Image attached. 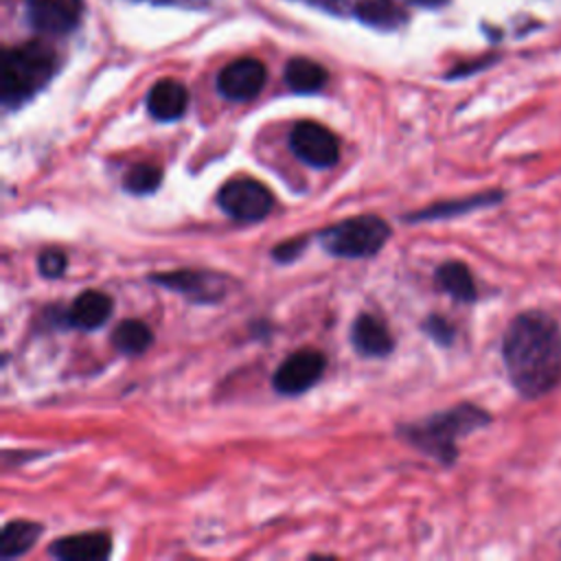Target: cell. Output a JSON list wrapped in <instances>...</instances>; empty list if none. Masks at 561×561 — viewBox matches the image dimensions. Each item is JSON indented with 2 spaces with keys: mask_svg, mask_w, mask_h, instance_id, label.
<instances>
[{
  "mask_svg": "<svg viewBox=\"0 0 561 561\" xmlns=\"http://www.w3.org/2000/svg\"><path fill=\"white\" fill-rule=\"evenodd\" d=\"M320 245L340 259H366L377 254L390 239V226L377 215H357L327 226Z\"/></svg>",
  "mask_w": 561,
  "mask_h": 561,
  "instance_id": "277c9868",
  "label": "cell"
},
{
  "mask_svg": "<svg viewBox=\"0 0 561 561\" xmlns=\"http://www.w3.org/2000/svg\"><path fill=\"white\" fill-rule=\"evenodd\" d=\"M48 552L61 561H103L112 552V537L101 530L66 535L57 539Z\"/></svg>",
  "mask_w": 561,
  "mask_h": 561,
  "instance_id": "8fae6325",
  "label": "cell"
},
{
  "mask_svg": "<svg viewBox=\"0 0 561 561\" xmlns=\"http://www.w3.org/2000/svg\"><path fill=\"white\" fill-rule=\"evenodd\" d=\"M68 267V259L59 248H46L37 254V270L44 278H59Z\"/></svg>",
  "mask_w": 561,
  "mask_h": 561,
  "instance_id": "7402d4cb",
  "label": "cell"
},
{
  "mask_svg": "<svg viewBox=\"0 0 561 561\" xmlns=\"http://www.w3.org/2000/svg\"><path fill=\"white\" fill-rule=\"evenodd\" d=\"M324 368H327V357L320 351L302 348V351L287 355L278 364V368L272 377V386L280 394L294 397V394H300V392L309 390L311 386H316L320 381V377L324 375Z\"/></svg>",
  "mask_w": 561,
  "mask_h": 561,
  "instance_id": "ba28073f",
  "label": "cell"
},
{
  "mask_svg": "<svg viewBox=\"0 0 561 561\" xmlns=\"http://www.w3.org/2000/svg\"><path fill=\"white\" fill-rule=\"evenodd\" d=\"M162 182V169L151 162H138L127 169L123 178V188L131 195H149Z\"/></svg>",
  "mask_w": 561,
  "mask_h": 561,
  "instance_id": "ffe728a7",
  "label": "cell"
},
{
  "mask_svg": "<svg viewBox=\"0 0 561 561\" xmlns=\"http://www.w3.org/2000/svg\"><path fill=\"white\" fill-rule=\"evenodd\" d=\"M112 346L123 355H140L153 344L151 329L136 318H127L118 322L112 331Z\"/></svg>",
  "mask_w": 561,
  "mask_h": 561,
  "instance_id": "d6986e66",
  "label": "cell"
},
{
  "mask_svg": "<svg viewBox=\"0 0 561 561\" xmlns=\"http://www.w3.org/2000/svg\"><path fill=\"white\" fill-rule=\"evenodd\" d=\"M491 423V414L473 403H458L419 423L401 425L397 434L425 456L449 467L458 458V438Z\"/></svg>",
  "mask_w": 561,
  "mask_h": 561,
  "instance_id": "7a4b0ae2",
  "label": "cell"
},
{
  "mask_svg": "<svg viewBox=\"0 0 561 561\" xmlns=\"http://www.w3.org/2000/svg\"><path fill=\"white\" fill-rule=\"evenodd\" d=\"M267 79L265 66L254 57H241L230 61L217 75V90L230 101H250L254 99Z\"/></svg>",
  "mask_w": 561,
  "mask_h": 561,
  "instance_id": "9c48e42d",
  "label": "cell"
},
{
  "mask_svg": "<svg viewBox=\"0 0 561 561\" xmlns=\"http://www.w3.org/2000/svg\"><path fill=\"white\" fill-rule=\"evenodd\" d=\"M436 285L449 294L456 302H476L478 300V287L469 272V267L462 261H445L434 272Z\"/></svg>",
  "mask_w": 561,
  "mask_h": 561,
  "instance_id": "2e32d148",
  "label": "cell"
},
{
  "mask_svg": "<svg viewBox=\"0 0 561 561\" xmlns=\"http://www.w3.org/2000/svg\"><path fill=\"white\" fill-rule=\"evenodd\" d=\"M351 342L364 357H386L394 348V340L388 327L370 313H359L355 318L351 327Z\"/></svg>",
  "mask_w": 561,
  "mask_h": 561,
  "instance_id": "4fadbf2b",
  "label": "cell"
},
{
  "mask_svg": "<svg viewBox=\"0 0 561 561\" xmlns=\"http://www.w3.org/2000/svg\"><path fill=\"white\" fill-rule=\"evenodd\" d=\"M357 13L362 20L373 24H394L399 20L390 0H362L357 4Z\"/></svg>",
  "mask_w": 561,
  "mask_h": 561,
  "instance_id": "44dd1931",
  "label": "cell"
},
{
  "mask_svg": "<svg viewBox=\"0 0 561 561\" xmlns=\"http://www.w3.org/2000/svg\"><path fill=\"white\" fill-rule=\"evenodd\" d=\"M188 105L186 88L175 79H160L147 94V110L156 121H178Z\"/></svg>",
  "mask_w": 561,
  "mask_h": 561,
  "instance_id": "5bb4252c",
  "label": "cell"
},
{
  "mask_svg": "<svg viewBox=\"0 0 561 561\" xmlns=\"http://www.w3.org/2000/svg\"><path fill=\"white\" fill-rule=\"evenodd\" d=\"M414 2H419V4H440L443 0H414Z\"/></svg>",
  "mask_w": 561,
  "mask_h": 561,
  "instance_id": "d4e9b609",
  "label": "cell"
},
{
  "mask_svg": "<svg viewBox=\"0 0 561 561\" xmlns=\"http://www.w3.org/2000/svg\"><path fill=\"white\" fill-rule=\"evenodd\" d=\"M83 0H26L28 22L50 35H61L79 24Z\"/></svg>",
  "mask_w": 561,
  "mask_h": 561,
  "instance_id": "30bf717a",
  "label": "cell"
},
{
  "mask_svg": "<svg viewBox=\"0 0 561 561\" xmlns=\"http://www.w3.org/2000/svg\"><path fill=\"white\" fill-rule=\"evenodd\" d=\"M504 199L502 191H486V193H478L471 197H462V199H449V202H438L434 206H427L423 210H416L412 215H408V221H430V219H447V217H456V215H465L478 208H486V206H495Z\"/></svg>",
  "mask_w": 561,
  "mask_h": 561,
  "instance_id": "9a60e30c",
  "label": "cell"
},
{
  "mask_svg": "<svg viewBox=\"0 0 561 561\" xmlns=\"http://www.w3.org/2000/svg\"><path fill=\"white\" fill-rule=\"evenodd\" d=\"M305 248H307V237H294V239L278 243L272 250V259L278 263H291L294 259H298V254H302Z\"/></svg>",
  "mask_w": 561,
  "mask_h": 561,
  "instance_id": "cb8c5ba5",
  "label": "cell"
},
{
  "mask_svg": "<svg viewBox=\"0 0 561 561\" xmlns=\"http://www.w3.org/2000/svg\"><path fill=\"white\" fill-rule=\"evenodd\" d=\"M421 329H423L436 344H440V346H449V344L454 342V337H456L454 324H451L449 320H445L443 316H436V313H432V316L421 324Z\"/></svg>",
  "mask_w": 561,
  "mask_h": 561,
  "instance_id": "603a6c76",
  "label": "cell"
},
{
  "mask_svg": "<svg viewBox=\"0 0 561 561\" xmlns=\"http://www.w3.org/2000/svg\"><path fill=\"white\" fill-rule=\"evenodd\" d=\"M289 149L300 162L313 169H329L340 158L337 136L329 127L313 121H300L291 127Z\"/></svg>",
  "mask_w": 561,
  "mask_h": 561,
  "instance_id": "8992f818",
  "label": "cell"
},
{
  "mask_svg": "<svg viewBox=\"0 0 561 561\" xmlns=\"http://www.w3.org/2000/svg\"><path fill=\"white\" fill-rule=\"evenodd\" d=\"M511 386L526 401L548 397L561 383V327L543 309L517 313L502 337Z\"/></svg>",
  "mask_w": 561,
  "mask_h": 561,
  "instance_id": "6da1fadb",
  "label": "cell"
},
{
  "mask_svg": "<svg viewBox=\"0 0 561 561\" xmlns=\"http://www.w3.org/2000/svg\"><path fill=\"white\" fill-rule=\"evenodd\" d=\"M329 72L318 61L307 57H294L285 66V83L298 94H313L324 88Z\"/></svg>",
  "mask_w": 561,
  "mask_h": 561,
  "instance_id": "ac0fdd59",
  "label": "cell"
},
{
  "mask_svg": "<svg viewBox=\"0 0 561 561\" xmlns=\"http://www.w3.org/2000/svg\"><path fill=\"white\" fill-rule=\"evenodd\" d=\"M42 535V524L28 519H13L7 522L0 535V559L9 561L22 557L33 548V543Z\"/></svg>",
  "mask_w": 561,
  "mask_h": 561,
  "instance_id": "e0dca14e",
  "label": "cell"
},
{
  "mask_svg": "<svg viewBox=\"0 0 561 561\" xmlns=\"http://www.w3.org/2000/svg\"><path fill=\"white\" fill-rule=\"evenodd\" d=\"M112 309H114V302L107 294L99 289H85L66 309L64 322L66 327H72V329L94 331L107 322V318L112 316Z\"/></svg>",
  "mask_w": 561,
  "mask_h": 561,
  "instance_id": "7c38bea8",
  "label": "cell"
},
{
  "mask_svg": "<svg viewBox=\"0 0 561 561\" xmlns=\"http://www.w3.org/2000/svg\"><path fill=\"white\" fill-rule=\"evenodd\" d=\"M57 66L55 50L44 42H26L2 57L0 96L7 107H18L39 92Z\"/></svg>",
  "mask_w": 561,
  "mask_h": 561,
  "instance_id": "3957f363",
  "label": "cell"
},
{
  "mask_svg": "<svg viewBox=\"0 0 561 561\" xmlns=\"http://www.w3.org/2000/svg\"><path fill=\"white\" fill-rule=\"evenodd\" d=\"M149 280L186 296L193 302H219L228 294V278L208 270H171L149 274Z\"/></svg>",
  "mask_w": 561,
  "mask_h": 561,
  "instance_id": "52a82bcc",
  "label": "cell"
},
{
  "mask_svg": "<svg viewBox=\"0 0 561 561\" xmlns=\"http://www.w3.org/2000/svg\"><path fill=\"white\" fill-rule=\"evenodd\" d=\"M219 208L237 221H261L274 206V195L254 178H232L217 193Z\"/></svg>",
  "mask_w": 561,
  "mask_h": 561,
  "instance_id": "5b68a950",
  "label": "cell"
}]
</instances>
